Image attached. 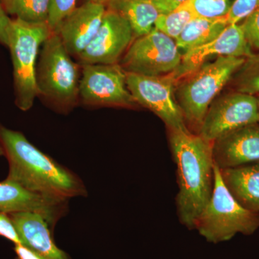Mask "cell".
<instances>
[{
  "instance_id": "obj_32",
  "label": "cell",
  "mask_w": 259,
  "mask_h": 259,
  "mask_svg": "<svg viewBox=\"0 0 259 259\" xmlns=\"http://www.w3.org/2000/svg\"><path fill=\"white\" fill-rule=\"evenodd\" d=\"M4 156V151H3V148L0 144V156Z\"/></svg>"
},
{
  "instance_id": "obj_22",
  "label": "cell",
  "mask_w": 259,
  "mask_h": 259,
  "mask_svg": "<svg viewBox=\"0 0 259 259\" xmlns=\"http://www.w3.org/2000/svg\"><path fill=\"white\" fill-rule=\"evenodd\" d=\"M194 18L196 16L194 13L185 5H182L170 13L160 14L155 23L154 28L175 40L187 24Z\"/></svg>"
},
{
  "instance_id": "obj_19",
  "label": "cell",
  "mask_w": 259,
  "mask_h": 259,
  "mask_svg": "<svg viewBox=\"0 0 259 259\" xmlns=\"http://www.w3.org/2000/svg\"><path fill=\"white\" fill-rule=\"evenodd\" d=\"M228 25L226 16L219 18L196 17L187 24L175 42L179 49L186 53L212 41Z\"/></svg>"
},
{
  "instance_id": "obj_12",
  "label": "cell",
  "mask_w": 259,
  "mask_h": 259,
  "mask_svg": "<svg viewBox=\"0 0 259 259\" xmlns=\"http://www.w3.org/2000/svg\"><path fill=\"white\" fill-rule=\"evenodd\" d=\"M253 52L248 45L241 25L229 24L212 41L187 51L182 55V62L174 75L178 82L182 78L198 69L211 56H233L247 58Z\"/></svg>"
},
{
  "instance_id": "obj_26",
  "label": "cell",
  "mask_w": 259,
  "mask_h": 259,
  "mask_svg": "<svg viewBox=\"0 0 259 259\" xmlns=\"http://www.w3.org/2000/svg\"><path fill=\"white\" fill-rule=\"evenodd\" d=\"M239 24L250 49L259 51V8Z\"/></svg>"
},
{
  "instance_id": "obj_31",
  "label": "cell",
  "mask_w": 259,
  "mask_h": 259,
  "mask_svg": "<svg viewBox=\"0 0 259 259\" xmlns=\"http://www.w3.org/2000/svg\"><path fill=\"white\" fill-rule=\"evenodd\" d=\"M108 1L109 0H85V2H95V3H102V4L105 5H106Z\"/></svg>"
},
{
  "instance_id": "obj_4",
  "label": "cell",
  "mask_w": 259,
  "mask_h": 259,
  "mask_svg": "<svg viewBox=\"0 0 259 259\" xmlns=\"http://www.w3.org/2000/svg\"><path fill=\"white\" fill-rule=\"evenodd\" d=\"M79 64L71 59L56 32L42 44L36 67L38 96L58 111L68 112L79 100Z\"/></svg>"
},
{
  "instance_id": "obj_23",
  "label": "cell",
  "mask_w": 259,
  "mask_h": 259,
  "mask_svg": "<svg viewBox=\"0 0 259 259\" xmlns=\"http://www.w3.org/2000/svg\"><path fill=\"white\" fill-rule=\"evenodd\" d=\"M183 5L196 17L204 18H223L230 8L229 0H187Z\"/></svg>"
},
{
  "instance_id": "obj_6",
  "label": "cell",
  "mask_w": 259,
  "mask_h": 259,
  "mask_svg": "<svg viewBox=\"0 0 259 259\" xmlns=\"http://www.w3.org/2000/svg\"><path fill=\"white\" fill-rule=\"evenodd\" d=\"M48 23H27L13 19L9 48L13 66L15 105L28 111L38 97L36 67L42 44L52 34Z\"/></svg>"
},
{
  "instance_id": "obj_10",
  "label": "cell",
  "mask_w": 259,
  "mask_h": 259,
  "mask_svg": "<svg viewBox=\"0 0 259 259\" xmlns=\"http://www.w3.org/2000/svg\"><path fill=\"white\" fill-rule=\"evenodd\" d=\"M255 122H258L257 97L233 91L212 102L198 135L212 143L231 131Z\"/></svg>"
},
{
  "instance_id": "obj_7",
  "label": "cell",
  "mask_w": 259,
  "mask_h": 259,
  "mask_svg": "<svg viewBox=\"0 0 259 259\" xmlns=\"http://www.w3.org/2000/svg\"><path fill=\"white\" fill-rule=\"evenodd\" d=\"M182 59L175 40L154 28L134 39L119 64L126 73L158 76L176 71Z\"/></svg>"
},
{
  "instance_id": "obj_2",
  "label": "cell",
  "mask_w": 259,
  "mask_h": 259,
  "mask_svg": "<svg viewBox=\"0 0 259 259\" xmlns=\"http://www.w3.org/2000/svg\"><path fill=\"white\" fill-rule=\"evenodd\" d=\"M168 139L177 166V214L180 223L192 231L214 187L212 143L190 131H168Z\"/></svg>"
},
{
  "instance_id": "obj_13",
  "label": "cell",
  "mask_w": 259,
  "mask_h": 259,
  "mask_svg": "<svg viewBox=\"0 0 259 259\" xmlns=\"http://www.w3.org/2000/svg\"><path fill=\"white\" fill-rule=\"evenodd\" d=\"M213 161L220 169L259 163V122L231 131L212 143Z\"/></svg>"
},
{
  "instance_id": "obj_3",
  "label": "cell",
  "mask_w": 259,
  "mask_h": 259,
  "mask_svg": "<svg viewBox=\"0 0 259 259\" xmlns=\"http://www.w3.org/2000/svg\"><path fill=\"white\" fill-rule=\"evenodd\" d=\"M244 58L218 56L182 78L175 87V99L186 122L196 134L218 94L244 63Z\"/></svg>"
},
{
  "instance_id": "obj_28",
  "label": "cell",
  "mask_w": 259,
  "mask_h": 259,
  "mask_svg": "<svg viewBox=\"0 0 259 259\" xmlns=\"http://www.w3.org/2000/svg\"><path fill=\"white\" fill-rule=\"evenodd\" d=\"M13 19L6 13L3 5L0 3V44L8 47L10 29Z\"/></svg>"
},
{
  "instance_id": "obj_17",
  "label": "cell",
  "mask_w": 259,
  "mask_h": 259,
  "mask_svg": "<svg viewBox=\"0 0 259 259\" xmlns=\"http://www.w3.org/2000/svg\"><path fill=\"white\" fill-rule=\"evenodd\" d=\"M220 173L228 192L237 202L243 208L259 213V163L222 168Z\"/></svg>"
},
{
  "instance_id": "obj_21",
  "label": "cell",
  "mask_w": 259,
  "mask_h": 259,
  "mask_svg": "<svg viewBox=\"0 0 259 259\" xmlns=\"http://www.w3.org/2000/svg\"><path fill=\"white\" fill-rule=\"evenodd\" d=\"M231 80L233 91L259 96V51L245 59Z\"/></svg>"
},
{
  "instance_id": "obj_8",
  "label": "cell",
  "mask_w": 259,
  "mask_h": 259,
  "mask_svg": "<svg viewBox=\"0 0 259 259\" xmlns=\"http://www.w3.org/2000/svg\"><path fill=\"white\" fill-rule=\"evenodd\" d=\"M126 83L136 103L157 115L168 131H190L175 99L173 72L158 76L126 73Z\"/></svg>"
},
{
  "instance_id": "obj_5",
  "label": "cell",
  "mask_w": 259,
  "mask_h": 259,
  "mask_svg": "<svg viewBox=\"0 0 259 259\" xmlns=\"http://www.w3.org/2000/svg\"><path fill=\"white\" fill-rule=\"evenodd\" d=\"M214 171L212 196L197 218L194 230L213 244L230 241L237 234H253L259 228V213L243 208L228 192L215 165Z\"/></svg>"
},
{
  "instance_id": "obj_33",
  "label": "cell",
  "mask_w": 259,
  "mask_h": 259,
  "mask_svg": "<svg viewBox=\"0 0 259 259\" xmlns=\"http://www.w3.org/2000/svg\"><path fill=\"white\" fill-rule=\"evenodd\" d=\"M257 97V101H258V122H259V96Z\"/></svg>"
},
{
  "instance_id": "obj_25",
  "label": "cell",
  "mask_w": 259,
  "mask_h": 259,
  "mask_svg": "<svg viewBox=\"0 0 259 259\" xmlns=\"http://www.w3.org/2000/svg\"><path fill=\"white\" fill-rule=\"evenodd\" d=\"M258 8L259 0H235L226 15L227 23H240Z\"/></svg>"
},
{
  "instance_id": "obj_1",
  "label": "cell",
  "mask_w": 259,
  "mask_h": 259,
  "mask_svg": "<svg viewBox=\"0 0 259 259\" xmlns=\"http://www.w3.org/2000/svg\"><path fill=\"white\" fill-rule=\"evenodd\" d=\"M0 144L9 163L7 180L31 192L64 200L88 194L77 175L42 153L22 133L0 123Z\"/></svg>"
},
{
  "instance_id": "obj_14",
  "label": "cell",
  "mask_w": 259,
  "mask_h": 259,
  "mask_svg": "<svg viewBox=\"0 0 259 259\" xmlns=\"http://www.w3.org/2000/svg\"><path fill=\"white\" fill-rule=\"evenodd\" d=\"M68 200L26 190L12 181L0 182V212H34L42 214L51 228L67 212Z\"/></svg>"
},
{
  "instance_id": "obj_30",
  "label": "cell",
  "mask_w": 259,
  "mask_h": 259,
  "mask_svg": "<svg viewBox=\"0 0 259 259\" xmlns=\"http://www.w3.org/2000/svg\"><path fill=\"white\" fill-rule=\"evenodd\" d=\"M15 250L17 254L16 259H46L42 255L22 244L15 245Z\"/></svg>"
},
{
  "instance_id": "obj_20",
  "label": "cell",
  "mask_w": 259,
  "mask_h": 259,
  "mask_svg": "<svg viewBox=\"0 0 259 259\" xmlns=\"http://www.w3.org/2000/svg\"><path fill=\"white\" fill-rule=\"evenodd\" d=\"M8 15L27 23H48L51 0H0Z\"/></svg>"
},
{
  "instance_id": "obj_29",
  "label": "cell",
  "mask_w": 259,
  "mask_h": 259,
  "mask_svg": "<svg viewBox=\"0 0 259 259\" xmlns=\"http://www.w3.org/2000/svg\"><path fill=\"white\" fill-rule=\"evenodd\" d=\"M160 14H166L185 4L187 0H149Z\"/></svg>"
},
{
  "instance_id": "obj_9",
  "label": "cell",
  "mask_w": 259,
  "mask_h": 259,
  "mask_svg": "<svg viewBox=\"0 0 259 259\" xmlns=\"http://www.w3.org/2000/svg\"><path fill=\"white\" fill-rule=\"evenodd\" d=\"M79 100L90 107L135 108L138 104L127 89L126 72L119 64L81 65Z\"/></svg>"
},
{
  "instance_id": "obj_24",
  "label": "cell",
  "mask_w": 259,
  "mask_h": 259,
  "mask_svg": "<svg viewBox=\"0 0 259 259\" xmlns=\"http://www.w3.org/2000/svg\"><path fill=\"white\" fill-rule=\"evenodd\" d=\"M77 0H51L48 24L53 32L61 22L76 8Z\"/></svg>"
},
{
  "instance_id": "obj_27",
  "label": "cell",
  "mask_w": 259,
  "mask_h": 259,
  "mask_svg": "<svg viewBox=\"0 0 259 259\" xmlns=\"http://www.w3.org/2000/svg\"><path fill=\"white\" fill-rule=\"evenodd\" d=\"M0 236L10 240L15 245L22 244L16 228L7 213L0 212Z\"/></svg>"
},
{
  "instance_id": "obj_11",
  "label": "cell",
  "mask_w": 259,
  "mask_h": 259,
  "mask_svg": "<svg viewBox=\"0 0 259 259\" xmlns=\"http://www.w3.org/2000/svg\"><path fill=\"white\" fill-rule=\"evenodd\" d=\"M134 39L126 20L107 8L96 35L77 56L80 64H118Z\"/></svg>"
},
{
  "instance_id": "obj_16",
  "label": "cell",
  "mask_w": 259,
  "mask_h": 259,
  "mask_svg": "<svg viewBox=\"0 0 259 259\" xmlns=\"http://www.w3.org/2000/svg\"><path fill=\"white\" fill-rule=\"evenodd\" d=\"M8 214L16 228L22 245L46 259H70L64 250L56 246L51 236L50 224L42 214L34 212Z\"/></svg>"
},
{
  "instance_id": "obj_15",
  "label": "cell",
  "mask_w": 259,
  "mask_h": 259,
  "mask_svg": "<svg viewBox=\"0 0 259 259\" xmlns=\"http://www.w3.org/2000/svg\"><path fill=\"white\" fill-rule=\"evenodd\" d=\"M106 5L85 2L61 22L56 32L70 55L77 57L93 40L101 25Z\"/></svg>"
},
{
  "instance_id": "obj_18",
  "label": "cell",
  "mask_w": 259,
  "mask_h": 259,
  "mask_svg": "<svg viewBox=\"0 0 259 259\" xmlns=\"http://www.w3.org/2000/svg\"><path fill=\"white\" fill-rule=\"evenodd\" d=\"M106 7L126 20L135 38L151 32L160 15L149 0H109Z\"/></svg>"
}]
</instances>
